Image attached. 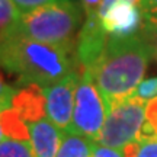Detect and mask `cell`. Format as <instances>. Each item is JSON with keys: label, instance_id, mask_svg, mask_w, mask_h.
<instances>
[{"label": "cell", "instance_id": "10", "mask_svg": "<svg viewBox=\"0 0 157 157\" xmlns=\"http://www.w3.org/2000/svg\"><path fill=\"white\" fill-rule=\"evenodd\" d=\"M95 141L74 132H64L57 157H92Z\"/></svg>", "mask_w": 157, "mask_h": 157}, {"label": "cell", "instance_id": "3", "mask_svg": "<svg viewBox=\"0 0 157 157\" xmlns=\"http://www.w3.org/2000/svg\"><path fill=\"white\" fill-rule=\"evenodd\" d=\"M84 13L74 0H56L22 13L16 28L39 42L74 52Z\"/></svg>", "mask_w": 157, "mask_h": 157}, {"label": "cell", "instance_id": "23", "mask_svg": "<svg viewBox=\"0 0 157 157\" xmlns=\"http://www.w3.org/2000/svg\"><path fill=\"white\" fill-rule=\"evenodd\" d=\"M9 106H10V102L5 101V99H0V112H2V111H5V109H7Z\"/></svg>", "mask_w": 157, "mask_h": 157}, {"label": "cell", "instance_id": "5", "mask_svg": "<svg viewBox=\"0 0 157 157\" xmlns=\"http://www.w3.org/2000/svg\"><path fill=\"white\" fill-rule=\"evenodd\" d=\"M109 106L101 90L98 89L90 71L83 70L76 90L73 119L68 132L96 141L106 121Z\"/></svg>", "mask_w": 157, "mask_h": 157}, {"label": "cell", "instance_id": "14", "mask_svg": "<svg viewBox=\"0 0 157 157\" xmlns=\"http://www.w3.org/2000/svg\"><path fill=\"white\" fill-rule=\"evenodd\" d=\"M143 135H156L157 137V98L147 102L146 106V125Z\"/></svg>", "mask_w": 157, "mask_h": 157}, {"label": "cell", "instance_id": "2", "mask_svg": "<svg viewBox=\"0 0 157 157\" xmlns=\"http://www.w3.org/2000/svg\"><path fill=\"white\" fill-rule=\"evenodd\" d=\"M153 57L146 29L129 38H109L101 58L89 71L108 106L134 95Z\"/></svg>", "mask_w": 157, "mask_h": 157}, {"label": "cell", "instance_id": "16", "mask_svg": "<svg viewBox=\"0 0 157 157\" xmlns=\"http://www.w3.org/2000/svg\"><path fill=\"white\" fill-rule=\"evenodd\" d=\"M134 95L141 98L143 101H146V102L157 98V77H150V78L143 80L137 86Z\"/></svg>", "mask_w": 157, "mask_h": 157}, {"label": "cell", "instance_id": "6", "mask_svg": "<svg viewBox=\"0 0 157 157\" xmlns=\"http://www.w3.org/2000/svg\"><path fill=\"white\" fill-rule=\"evenodd\" d=\"M80 68H76L60 82L44 87L47 118L64 132H68L71 125L76 90L80 82Z\"/></svg>", "mask_w": 157, "mask_h": 157}, {"label": "cell", "instance_id": "7", "mask_svg": "<svg viewBox=\"0 0 157 157\" xmlns=\"http://www.w3.org/2000/svg\"><path fill=\"white\" fill-rule=\"evenodd\" d=\"M98 15L109 38H129L144 31L141 6L131 2H117Z\"/></svg>", "mask_w": 157, "mask_h": 157}, {"label": "cell", "instance_id": "18", "mask_svg": "<svg viewBox=\"0 0 157 157\" xmlns=\"http://www.w3.org/2000/svg\"><path fill=\"white\" fill-rule=\"evenodd\" d=\"M16 6L19 7V10L22 13H26V12H31L36 9V7H41L44 5H48L51 2H56V0H13Z\"/></svg>", "mask_w": 157, "mask_h": 157}, {"label": "cell", "instance_id": "8", "mask_svg": "<svg viewBox=\"0 0 157 157\" xmlns=\"http://www.w3.org/2000/svg\"><path fill=\"white\" fill-rule=\"evenodd\" d=\"M109 36L103 31L101 17L98 13L84 16V22L80 28L74 48V58L80 71L90 70L101 58L106 48Z\"/></svg>", "mask_w": 157, "mask_h": 157}, {"label": "cell", "instance_id": "17", "mask_svg": "<svg viewBox=\"0 0 157 157\" xmlns=\"http://www.w3.org/2000/svg\"><path fill=\"white\" fill-rule=\"evenodd\" d=\"M92 157H125L124 156L122 148H115V147L109 146H102L95 143L93 146V151H92Z\"/></svg>", "mask_w": 157, "mask_h": 157}, {"label": "cell", "instance_id": "19", "mask_svg": "<svg viewBox=\"0 0 157 157\" xmlns=\"http://www.w3.org/2000/svg\"><path fill=\"white\" fill-rule=\"evenodd\" d=\"M103 0H78V5L83 10L84 16H89L93 13H98L101 9V5Z\"/></svg>", "mask_w": 157, "mask_h": 157}, {"label": "cell", "instance_id": "12", "mask_svg": "<svg viewBox=\"0 0 157 157\" xmlns=\"http://www.w3.org/2000/svg\"><path fill=\"white\" fill-rule=\"evenodd\" d=\"M22 12L13 0H0V38L17 26Z\"/></svg>", "mask_w": 157, "mask_h": 157}, {"label": "cell", "instance_id": "21", "mask_svg": "<svg viewBox=\"0 0 157 157\" xmlns=\"http://www.w3.org/2000/svg\"><path fill=\"white\" fill-rule=\"evenodd\" d=\"M148 34V38H150V42H151V48H153V57L157 60V26L153 28L151 31H146Z\"/></svg>", "mask_w": 157, "mask_h": 157}, {"label": "cell", "instance_id": "1", "mask_svg": "<svg viewBox=\"0 0 157 157\" xmlns=\"http://www.w3.org/2000/svg\"><path fill=\"white\" fill-rule=\"evenodd\" d=\"M0 67L15 76L19 84L41 87L60 82L78 68L74 52L39 42L17 28L0 38Z\"/></svg>", "mask_w": 157, "mask_h": 157}, {"label": "cell", "instance_id": "15", "mask_svg": "<svg viewBox=\"0 0 157 157\" xmlns=\"http://www.w3.org/2000/svg\"><path fill=\"white\" fill-rule=\"evenodd\" d=\"M140 6L144 16V29L151 31L157 26V0H141Z\"/></svg>", "mask_w": 157, "mask_h": 157}, {"label": "cell", "instance_id": "11", "mask_svg": "<svg viewBox=\"0 0 157 157\" xmlns=\"http://www.w3.org/2000/svg\"><path fill=\"white\" fill-rule=\"evenodd\" d=\"M125 157H157V137L141 135L140 138L122 147Z\"/></svg>", "mask_w": 157, "mask_h": 157}, {"label": "cell", "instance_id": "24", "mask_svg": "<svg viewBox=\"0 0 157 157\" xmlns=\"http://www.w3.org/2000/svg\"><path fill=\"white\" fill-rule=\"evenodd\" d=\"M5 131H3V128H2V125H0V143H2V141L5 140Z\"/></svg>", "mask_w": 157, "mask_h": 157}, {"label": "cell", "instance_id": "9", "mask_svg": "<svg viewBox=\"0 0 157 157\" xmlns=\"http://www.w3.org/2000/svg\"><path fill=\"white\" fill-rule=\"evenodd\" d=\"M64 131L57 128L47 117L29 124V146L34 157H57Z\"/></svg>", "mask_w": 157, "mask_h": 157}, {"label": "cell", "instance_id": "13", "mask_svg": "<svg viewBox=\"0 0 157 157\" xmlns=\"http://www.w3.org/2000/svg\"><path fill=\"white\" fill-rule=\"evenodd\" d=\"M0 157H34L28 141L5 137L0 143Z\"/></svg>", "mask_w": 157, "mask_h": 157}, {"label": "cell", "instance_id": "20", "mask_svg": "<svg viewBox=\"0 0 157 157\" xmlns=\"http://www.w3.org/2000/svg\"><path fill=\"white\" fill-rule=\"evenodd\" d=\"M15 90L12 86L9 84H6L2 78H0V99H5V101H9L12 102V98H13V93H15Z\"/></svg>", "mask_w": 157, "mask_h": 157}, {"label": "cell", "instance_id": "22", "mask_svg": "<svg viewBox=\"0 0 157 157\" xmlns=\"http://www.w3.org/2000/svg\"><path fill=\"white\" fill-rule=\"evenodd\" d=\"M117 2H131V3H134V5H141V0H103L102 2V5H101V9H99V12L102 10H105V9H108L111 5H113V3H117ZM98 12V13H99Z\"/></svg>", "mask_w": 157, "mask_h": 157}, {"label": "cell", "instance_id": "4", "mask_svg": "<svg viewBox=\"0 0 157 157\" xmlns=\"http://www.w3.org/2000/svg\"><path fill=\"white\" fill-rule=\"evenodd\" d=\"M147 102L135 95L109 105L106 121L95 143L122 148L143 135Z\"/></svg>", "mask_w": 157, "mask_h": 157}]
</instances>
